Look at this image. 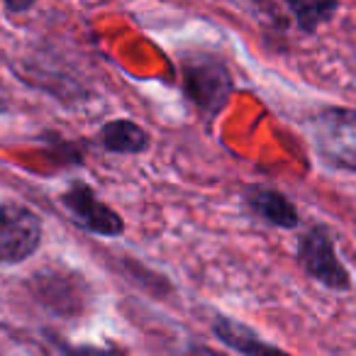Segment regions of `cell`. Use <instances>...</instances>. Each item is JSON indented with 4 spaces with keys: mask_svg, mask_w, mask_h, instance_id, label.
<instances>
[{
    "mask_svg": "<svg viewBox=\"0 0 356 356\" xmlns=\"http://www.w3.org/2000/svg\"><path fill=\"white\" fill-rule=\"evenodd\" d=\"M61 203L69 210V215L74 218L76 225H81L83 229L100 237H120L124 232V222L113 208L103 203L98 195L93 193V188L86 184H74L64 195Z\"/></svg>",
    "mask_w": 356,
    "mask_h": 356,
    "instance_id": "5",
    "label": "cell"
},
{
    "mask_svg": "<svg viewBox=\"0 0 356 356\" xmlns=\"http://www.w3.org/2000/svg\"><path fill=\"white\" fill-rule=\"evenodd\" d=\"M42 222L30 208L17 203L0 205V264H20L37 252Z\"/></svg>",
    "mask_w": 356,
    "mask_h": 356,
    "instance_id": "4",
    "label": "cell"
},
{
    "mask_svg": "<svg viewBox=\"0 0 356 356\" xmlns=\"http://www.w3.org/2000/svg\"><path fill=\"white\" fill-rule=\"evenodd\" d=\"M244 203L247 208L264 220L266 225L281 229H296L300 225V213L298 208L276 188H266V186H249L244 191Z\"/></svg>",
    "mask_w": 356,
    "mask_h": 356,
    "instance_id": "6",
    "label": "cell"
},
{
    "mask_svg": "<svg viewBox=\"0 0 356 356\" xmlns=\"http://www.w3.org/2000/svg\"><path fill=\"white\" fill-rule=\"evenodd\" d=\"M286 6L296 17L300 32L315 35L325 22H330L337 15L339 0H286Z\"/></svg>",
    "mask_w": 356,
    "mask_h": 356,
    "instance_id": "9",
    "label": "cell"
},
{
    "mask_svg": "<svg viewBox=\"0 0 356 356\" xmlns=\"http://www.w3.org/2000/svg\"><path fill=\"white\" fill-rule=\"evenodd\" d=\"M213 334L220 344L227 349L237 351V354H264V351H278L276 344L264 341L252 327L242 325V322L232 320L229 315H215L213 320Z\"/></svg>",
    "mask_w": 356,
    "mask_h": 356,
    "instance_id": "7",
    "label": "cell"
},
{
    "mask_svg": "<svg viewBox=\"0 0 356 356\" xmlns=\"http://www.w3.org/2000/svg\"><path fill=\"white\" fill-rule=\"evenodd\" d=\"M10 10H27V8L35 6V0H6Z\"/></svg>",
    "mask_w": 356,
    "mask_h": 356,
    "instance_id": "10",
    "label": "cell"
},
{
    "mask_svg": "<svg viewBox=\"0 0 356 356\" xmlns=\"http://www.w3.org/2000/svg\"><path fill=\"white\" fill-rule=\"evenodd\" d=\"M298 264L312 281L322 283L330 291H349L351 276L339 261L330 229L325 225H312L298 244Z\"/></svg>",
    "mask_w": 356,
    "mask_h": 356,
    "instance_id": "3",
    "label": "cell"
},
{
    "mask_svg": "<svg viewBox=\"0 0 356 356\" xmlns=\"http://www.w3.org/2000/svg\"><path fill=\"white\" fill-rule=\"evenodd\" d=\"M98 142L113 154H144L149 149V134L132 120H113L98 132Z\"/></svg>",
    "mask_w": 356,
    "mask_h": 356,
    "instance_id": "8",
    "label": "cell"
},
{
    "mask_svg": "<svg viewBox=\"0 0 356 356\" xmlns=\"http://www.w3.org/2000/svg\"><path fill=\"white\" fill-rule=\"evenodd\" d=\"M315 152L327 166L356 173V110L327 105L310 122Z\"/></svg>",
    "mask_w": 356,
    "mask_h": 356,
    "instance_id": "2",
    "label": "cell"
},
{
    "mask_svg": "<svg viewBox=\"0 0 356 356\" xmlns=\"http://www.w3.org/2000/svg\"><path fill=\"white\" fill-rule=\"evenodd\" d=\"M184 93L205 118H215L227 105L234 81L227 64L210 51H188L181 56Z\"/></svg>",
    "mask_w": 356,
    "mask_h": 356,
    "instance_id": "1",
    "label": "cell"
}]
</instances>
